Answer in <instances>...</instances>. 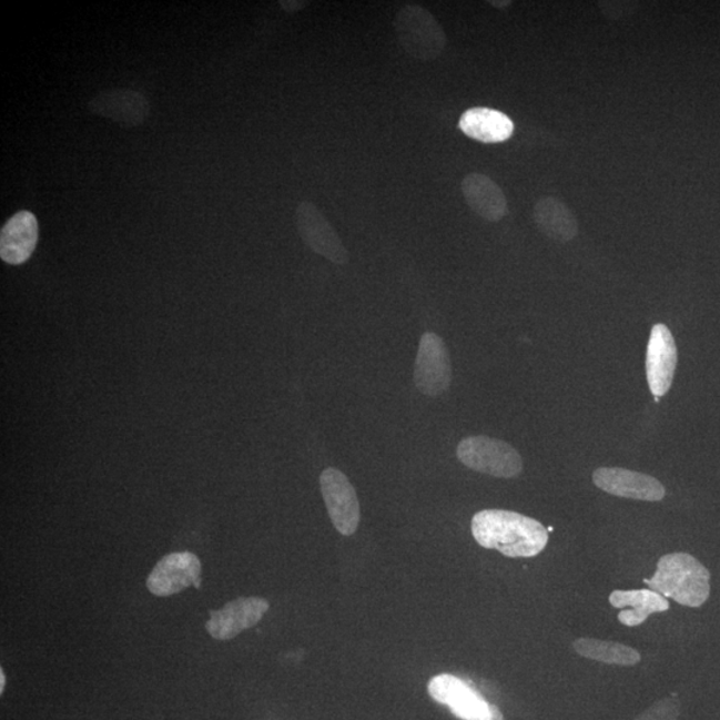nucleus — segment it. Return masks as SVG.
Wrapping results in <instances>:
<instances>
[{"instance_id":"412c9836","label":"nucleus","mask_w":720,"mask_h":720,"mask_svg":"<svg viewBox=\"0 0 720 720\" xmlns=\"http://www.w3.org/2000/svg\"><path fill=\"white\" fill-rule=\"evenodd\" d=\"M280 4L284 11L290 12V14H294V12L306 9V6L308 3L305 2V0H282Z\"/></svg>"},{"instance_id":"aec40b11","label":"nucleus","mask_w":720,"mask_h":720,"mask_svg":"<svg viewBox=\"0 0 720 720\" xmlns=\"http://www.w3.org/2000/svg\"><path fill=\"white\" fill-rule=\"evenodd\" d=\"M680 712V704L671 697L660 699L636 719L632 720H677Z\"/></svg>"},{"instance_id":"4468645a","label":"nucleus","mask_w":720,"mask_h":720,"mask_svg":"<svg viewBox=\"0 0 720 720\" xmlns=\"http://www.w3.org/2000/svg\"><path fill=\"white\" fill-rule=\"evenodd\" d=\"M39 223L31 211L22 210L12 215L0 231V257L19 266L28 262L38 246Z\"/></svg>"},{"instance_id":"0eeeda50","label":"nucleus","mask_w":720,"mask_h":720,"mask_svg":"<svg viewBox=\"0 0 720 720\" xmlns=\"http://www.w3.org/2000/svg\"><path fill=\"white\" fill-rule=\"evenodd\" d=\"M321 490L333 525L345 537L358 530L361 506L355 488L345 474L329 467L321 475Z\"/></svg>"},{"instance_id":"9d476101","label":"nucleus","mask_w":720,"mask_h":720,"mask_svg":"<svg viewBox=\"0 0 720 720\" xmlns=\"http://www.w3.org/2000/svg\"><path fill=\"white\" fill-rule=\"evenodd\" d=\"M91 114L109 119L125 129L138 128L150 116V102L142 92L116 89L99 92L89 103Z\"/></svg>"},{"instance_id":"dca6fc26","label":"nucleus","mask_w":720,"mask_h":720,"mask_svg":"<svg viewBox=\"0 0 720 720\" xmlns=\"http://www.w3.org/2000/svg\"><path fill=\"white\" fill-rule=\"evenodd\" d=\"M613 609H620L618 620L627 627H637L646 622L656 612L670 609L669 600L650 589L617 590L609 598Z\"/></svg>"},{"instance_id":"2eb2a0df","label":"nucleus","mask_w":720,"mask_h":720,"mask_svg":"<svg viewBox=\"0 0 720 720\" xmlns=\"http://www.w3.org/2000/svg\"><path fill=\"white\" fill-rule=\"evenodd\" d=\"M462 194L475 214L488 222H499L507 214V200L504 191L490 176L473 173L460 184Z\"/></svg>"},{"instance_id":"f8f14e48","label":"nucleus","mask_w":720,"mask_h":720,"mask_svg":"<svg viewBox=\"0 0 720 720\" xmlns=\"http://www.w3.org/2000/svg\"><path fill=\"white\" fill-rule=\"evenodd\" d=\"M270 609L266 599L257 597L237 598L222 610H211L206 630L217 640H230L244 630L260 623Z\"/></svg>"},{"instance_id":"f257e3e1","label":"nucleus","mask_w":720,"mask_h":720,"mask_svg":"<svg viewBox=\"0 0 720 720\" xmlns=\"http://www.w3.org/2000/svg\"><path fill=\"white\" fill-rule=\"evenodd\" d=\"M471 530L479 546L508 558L537 557L548 544V531L540 521L514 511H479Z\"/></svg>"},{"instance_id":"a211bd4d","label":"nucleus","mask_w":720,"mask_h":720,"mask_svg":"<svg viewBox=\"0 0 720 720\" xmlns=\"http://www.w3.org/2000/svg\"><path fill=\"white\" fill-rule=\"evenodd\" d=\"M534 221L550 240L567 243L578 235V221L567 204L558 197H541L534 207Z\"/></svg>"},{"instance_id":"ddd939ff","label":"nucleus","mask_w":720,"mask_h":720,"mask_svg":"<svg viewBox=\"0 0 720 720\" xmlns=\"http://www.w3.org/2000/svg\"><path fill=\"white\" fill-rule=\"evenodd\" d=\"M678 363L676 341L665 325L652 327L647 347L646 372L651 393L656 398L669 393Z\"/></svg>"},{"instance_id":"4be33fe9","label":"nucleus","mask_w":720,"mask_h":720,"mask_svg":"<svg viewBox=\"0 0 720 720\" xmlns=\"http://www.w3.org/2000/svg\"><path fill=\"white\" fill-rule=\"evenodd\" d=\"M490 710L493 720H504V716H501V712L497 706L490 704Z\"/></svg>"},{"instance_id":"20e7f679","label":"nucleus","mask_w":720,"mask_h":720,"mask_svg":"<svg viewBox=\"0 0 720 720\" xmlns=\"http://www.w3.org/2000/svg\"><path fill=\"white\" fill-rule=\"evenodd\" d=\"M457 455L466 467L495 478H515L524 470V460L511 445L485 435L462 440Z\"/></svg>"},{"instance_id":"f03ea898","label":"nucleus","mask_w":720,"mask_h":720,"mask_svg":"<svg viewBox=\"0 0 720 720\" xmlns=\"http://www.w3.org/2000/svg\"><path fill=\"white\" fill-rule=\"evenodd\" d=\"M710 571L692 555L672 552L659 559L657 572L645 584L679 605L700 607L710 597Z\"/></svg>"},{"instance_id":"f3484780","label":"nucleus","mask_w":720,"mask_h":720,"mask_svg":"<svg viewBox=\"0 0 720 720\" xmlns=\"http://www.w3.org/2000/svg\"><path fill=\"white\" fill-rule=\"evenodd\" d=\"M459 129L481 143H500L510 139L514 123L504 112L486 108L467 110L460 116Z\"/></svg>"},{"instance_id":"b1692460","label":"nucleus","mask_w":720,"mask_h":720,"mask_svg":"<svg viewBox=\"0 0 720 720\" xmlns=\"http://www.w3.org/2000/svg\"><path fill=\"white\" fill-rule=\"evenodd\" d=\"M490 4L494 6V8H497V9H505V8H508V6L511 4V2H490Z\"/></svg>"},{"instance_id":"423d86ee","label":"nucleus","mask_w":720,"mask_h":720,"mask_svg":"<svg viewBox=\"0 0 720 720\" xmlns=\"http://www.w3.org/2000/svg\"><path fill=\"white\" fill-rule=\"evenodd\" d=\"M295 221L303 242L314 253L336 264L348 263L349 254L341 236L314 203L301 202L295 211Z\"/></svg>"},{"instance_id":"5701e85b","label":"nucleus","mask_w":720,"mask_h":720,"mask_svg":"<svg viewBox=\"0 0 720 720\" xmlns=\"http://www.w3.org/2000/svg\"><path fill=\"white\" fill-rule=\"evenodd\" d=\"M6 686V673L3 669H0V693H3Z\"/></svg>"},{"instance_id":"1a4fd4ad","label":"nucleus","mask_w":720,"mask_h":720,"mask_svg":"<svg viewBox=\"0 0 720 720\" xmlns=\"http://www.w3.org/2000/svg\"><path fill=\"white\" fill-rule=\"evenodd\" d=\"M428 693L437 702L450 707L454 716L462 720H493L490 703L471 684L450 673L429 680Z\"/></svg>"},{"instance_id":"6e6552de","label":"nucleus","mask_w":720,"mask_h":720,"mask_svg":"<svg viewBox=\"0 0 720 720\" xmlns=\"http://www.w3.org/2000/svg\"><path fill=\"white\" fill-rule=\"evenodd\" d=\"M202 565L200 558L190 551L171 552L163 557L150 572L148 589L155 597H171L201 586Z\"/></svg>"},{"instance_id":"9b49d317","label":"nucleus","mask_w":720,"mask_h":720,"mask_svg":"<svg viewBox=\"0 0 720 720\" xmlns=\"http://www.w3.org/2000/svg\"><path fill=\"white\" fill-rule=\"evenodd\" d=\"M594 484L619 498L660 501L666 490L657 478L620 467H600L592 474Z\"/></svg>"},{"instance_id":"7ed1b4c3","label":"nucleus","mask_w":720,"mask_h":720,"mask_svg":"<svg viewBox=\"0 0 720 720\" xmlns=\"http://www.w3.org/2000/svg\"><path fill=\"white\" fill-rule=\"evenodd\" d=\"M394 30L402 48L416 61H435L447 45L446 32L437 18L418 4H406L398 11Z\"/></svg>"},{"instance_id":"6ab92c4d","label":"nucleus","mask_w":720,"mask_h":720,"mask_svg":"<svg viewBox=\"0 0 720 720\" xmlns=\"http://www.w3.org/2000/svg\"><path fill=\"white\" fill-rule=\"evenodd\" d=\"M572 649L580 657L606 665L636 666L642 659L636 649L610 640L580 638L575 640Z\"/></svg>"},{"instance_id":"39448f33","label":"nucleus","mask_w":720,"mask_h":720,"mask_svg":"<svg viewBox=\"0 0 720 720\" xmlns=\"http://www.w3.org/2000/svg\"><path fill=\"white\" fill-rule=\"evenodd\" d=\"M452 379V361L446 343L437 334L423 335L414 368L416 388L427 396H438L450 387Z\"/></svg>"}]
</instances>
